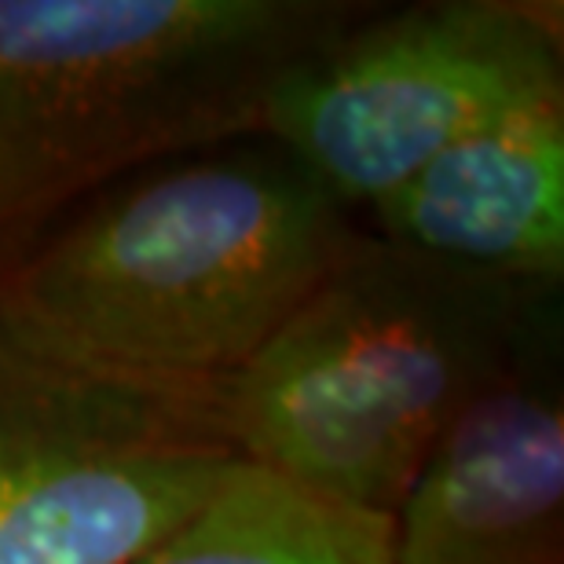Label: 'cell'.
<instances>
[{"instance_id":"cell-1","label":"cell","mask_w":564,"mask_h":564,"mask_svg":"<svg viewBox=\"0 0 564 564\" xmlns=\"http://www.w3.org/2000/svg\"><path fill=\"white\" fill-rule=\"evenodd\" d=\"M356 239L279 147L158 169L0 272V348L209 422L213 389Z\"/></svg>"},{"instance_id":"cell-2","label":"cell","mask_w":564,"mask_h":564,"mask_svg":"<svg viewBox=\"0 0 564 564\" xmlns=\"http://www.w3.org/2000/svg\"><path fill=\"white\" fill-rule=\"evenodd\" d=\"M535 334L521 282L356 239L213 389L209 425L253 466L392 521L436 440Z\"/></svg>"},{"instance_id":"cell-3","label":"cell","mask_w":564,"mask_h":564,"mask_svg":"<svg viewBox=\"0 0 564 564\" xmlns=\"http://www.w3.org/2000/svg\"><path fill=\"white\" fill-rule=\"evenodd\" d=\"M312 0H0V231L140 162L261 129L264 96L348 30Z\"/></svg>"},{"instance_id":"cell-4","label":"cell","mask_w":564,"mask_h":564,"mask_svg":"<svg viewBox=\"0 0 564 564\" xmlns=\"http://www.w3.org/2000/svg\"><path fill=\"white\" fill-rule=\"evenodd\" d=\"M564 93L550 15L447 0L341 30L264 96L261 132L337 206H370L506 110Z\"/></svg>"},{"instance_id":"cell-5","label":"cell","mask_w":564,"mask_h":564,"mask_svg":"<svg viewBox=\"0 0 564 564\" xmlns=\"http://www.w3.org/2000/svg\"><path fill=\"white\" fill-rule=\"evenodd\" d=\"M239 458L206 419L0 348V564H132Z\"/></svg>"},{"instance_id":"cell-6","label":"cell","mask_w":564,"mask_h":564,"mask_svg":"<svg viewBox=\"0 0 564 564\" xmlns=\"http://www.w3.org/2000/svg\"><path fill=\"white\" fill-rule=\"evenodd\" d=\"M546 337L484 389L414 473L389 564H557L564 400Z\"/></svg>"},{"instance_id":"cell-7","label":"cell","mask_w":564,"mask_h":564,"mask_svg":"<svg viewBox=\"0 0 564 564\" xmlns=\"http://www.w3.org/2000/svg\"><path fill=\"white\" fill-rule=\"evenodd\" d=\"M389 242L550 286L564 272V93L473 129L375 206Z\"/></svg>"},{"instance_id":"cell-8","label":"cell","mask_w":564,"mask_h":564,"mask_svg":"<svg viewBox=\"0 0 564 564\" xmlns=\"http://www.w3.org/2000/svg\"><path fill=\"white\" fill-rule=\"evenodd\" d=\"M392 521L235 458L206 506L132 564H389Z\"/></svg>"}]
</instances>
